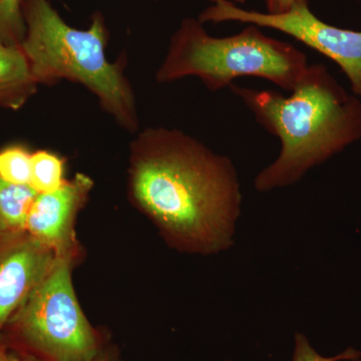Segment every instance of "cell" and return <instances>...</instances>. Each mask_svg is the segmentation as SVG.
<instances>
[{"label":"cell","mask_w":361,"mask_h":361,"mask_svg":"<svg viewBox=\"0 0 361 361\" xmlns=\"http://www.w3.org/2000/svg\"><path fill=\"white\" fill-rule=\"evenodd\" d=\"M129 194L177 250L211 255L234 244L242 194L231 159L179 129L149 127L130 145Z\"/></svg>","instance_id":"1"},{"label":"cell","mask_w":361,"mask_h":361,"mask_svg":"<svg viewBox=\"0 0 361 361\" xmlns=\"http://www.w3.org/2000/svg\"><path fill=\"white\" fill-rule=\"evenodd\" d=\"M230 89L281 144L276 160L254 180L261 193L295 184L361 139V99L322 63L308 66L289 97L233 84Z\"/></svg>","instance_id":"2"},{"label":"cell","mask_w":361,"mask_h":361,"mask_svg":"<svg viewBox=\"0 0 361 361\" xmlns=\"http://www.w3.org/2000/svg\"><path fill=\"white\" fill-rule=\"evenodd\" d=\"M26 25L20 47L37 84L54 85L61 80L82 85L99 101L122 129L137 133V97L123 73V58L106 59L109 33L101 13L92 16L89 28L68 25L49 0H25Z\"/></svg>","instance_id":"3"},{"label":"cell","mask_w":361,"mask_h":361,"mask_svg":"<svg viewBox=\"0 0 361 361\" xmlns=\"http://www.w3.org/2000/svg\"><path fill=\"white\" fill-rule=\"evenodd\" d=\"M307 56L289 42L249 25L231 37L209 35L203 23L185 18L171 37L156 73L159 84L196 77L209 90L230 87L240 77H257L292 92L308 68Z\"/></svg>","instance_id":"4"},{"label":"cell","mask_w":361,"mask_h":361,"mask_svg":"<svg viewBox=\"0 0 361 361\" xmlns=\"http://www.w3.org/2000/svg\"><path fill=\"white\" fill-rule=\"evenodd\" d=\"M73 260L59 257L7 323L28 355L42 361H94L104 348L75 295Z\"/></svg>","instance_id":"5"},{"label":"cell","mask_w":361,"mask_h":361,"mask_svg":"<svg viewBox=\"0 0 361 361\" xmlns=\"http://www.w3.org/2000/svg\"><path fill=\"white\" fill-rule=\"evenodd\" d=\"M202 23L237 21L272 28L290 35L334 61L345 73L353 94L361 99V32L330 25L311 11L310 0H296L283 13L246 11L228 0H219L199 16Z\"/></svg>","instance_id":"6"},{"label":"cell","mask_w":361,"mask_h":361,"mask_svg":"<svg viewBox=\"0 0 361 361\" xmlns=\"http://www.w3.org/2000/svg\"><path fill=\"white\" fill-rule=\"evenodd\" d=\"M56 251L27 233L0 243V330L58 262Z\"/></svg>","instance_id":"7"},{"label":"cell","mask_w":361,"mask_h":361,"mask_svg":"<svg viewBox=\"0 0 361 361\" xmlns=\"http://www.w3.org/2000/svg\"><path fill=\"white\" fill-rule=\"evenodd\" d=\"M92 187L89 176L78 173L56 191L37 195L28 214L25 232L56 251L59 257L75 258L78 249L73 225Z\"/></svg>","instance_id":"8"},{"label":"cell","mask_w":361,"mask_h":361,"mask_svg":"<svg viewBox=\"0 0 361 361\" xmlns=\"http://www.w3.org/2000/svg\"><path fill=\"white\" fill-rule=\"evenodd\" d=\"M37 87L23 49L0 42V106L20 110L37 94Z\"/></svg>","instance_id":"9"},{"label":"cell","mask_w":361,"mask_h":361,"mask_svg":"<svg viewBox=\"0 0 361 361\" xmlns=\"http://www.w3.org/2000/svg\"><path fill=\"white\" fill-rule=\"evenodd\" d=\"M37 193L30 185H18L0 178V237L25 233L28 214Z\"/></svg>","instance_id":"10"},{"label":"cell","mask_w":361,"mask_h":361,"mask_svg":"<svg viewBox=\"0 0 361 361\" xmlns=\"http://www.w3.org/2000/svg\"><path fill=\"white\" fill-rule=\"evenodd\" d=\"M66 161L58 154L39 149L32 154L30 187L39 194L52 193L65 184Z\"/></svg>","instance_id":"11"},{"label":"cell","mask_w":361,"mask_h":361,"mask_svg":"<svg viewBox=\"0 0 361 361\" xmlns=\"http://www.w3.org/2000/svg\"><path fill=\"white\" fill-rule=\"evenodd\" d=\"M32 154L21 145L0 149V178L13 184L30 186Z\"/></svg>","instance_id":"12"},{"label":"cell","mask_w":361,"mask_h":361,"mask_svg":"<svg viewBox=\"0 0 361 361\" xmlns=\"http://www.w3.org/2000/svg\"><path fill=\"white\" fill-rule=\"evenodd\" d=\"M25 0H0V42L20 47L25 39L26 25Z\"/></svg>","instance_id":"13"},{"label":"cell","mask_w":361,"mask_h":361,"mask_svg":"<svg viewBox=\"0 0 361 361\" xmlns=\"http://www.w3.org/2000/svg\"><path fill=\"white\" fill-rule=\"evenodd\" d=\"M361 353L357 349L349 348L343 353L332 357H325L311 346L307 337L296 332L294 337V353L292 361H360Z\"/></svg>","instance_id":"14"},{"label":"cell","mask_w":361,"mask_h":361,"mask_svg":"<svg viewBox=\"0 0 361 361\" xmlns=\"http://www.w3.org/2000/svg\"><path fill=\"white\" fill-rule=\"evenodd\" d=\"M296 0H265L267 13L271 14L283 13L288 11Z\"/></svg>","instance_id":"15"},{"label":"cell","mask_w":361,"mask_h":361,"mask_svg":"<svg viewBox=\"0 0 361 361\" xmlns=\"http://www.w3.org/2000/svg\"><path fill=\"white\" fill-rule=\"evenodd\" d=\"M94 361H120L118 360V351L115 348H104Z\"/></svg>","instance_id":"16"},{"label":"cell","mask_w":361,"mask_h":361,"mask_svg":"<svg viewBox=\"0 0 361 361\" xmlns=\"http://www.w3.org/2000/svg\"><path fill=\"white\" fill-rule=\"evenodd\" d=\"M2 361H23V357L18 355V353H13V351L6 350Z\"/></svg>","instance_id":"17"},{"label":"cell","mask_w":361,"mask_h":361,"mask_svg":"<svg viewBox=\"0 0 361 361\" xmlns=\"http://www.w3.org/2000/svg\"><path fill=\"white\" fill-rule=\"evenodd\" d=\"M6 345H4V341H2L1 334H0V361L4 360V356L6 355Z\"/></svg>","instance_id":"18"},{"label":"cell","mask_w":361,"mask_h":361,"mask_svg":"<svg viewBox=\"0 0 361 361\" xmlns=\"http://www.w3.org/2000/svg\"><path fill=\"white\" fill-rule=\"evenodd\" d=\"M23 361H42L40 360L39 358L35 357L32 355H25L23 356Z\"/></svg>","instance_id":"19"},{"label":"cell","mask_w":361,"mask_h":361,"mask_svg":"<svg viewBox=\"0 0 361 361\" xmlns=\"http://www.w3.org/2000/svg\"><path fill=\"white\" fill-rule=\"evenodd\" d=\"M235 2H240V4H244L247 0H234Z\"/></svg>","instance_id":"20"},{"label":"cell","mask_w":361,"mask_h":361,"mask_svg":"<svg viewBox=\"0 0 361 361\" xmlns=\"http://www.w3.org/2000/svg\"><path fill=\"white\" fill-rule=\"evenodd\" d=\"M210 1H212L213 4H215V2L219 1V0H210Z\"/></svg>","instance_id":"21"}]
</instances>
